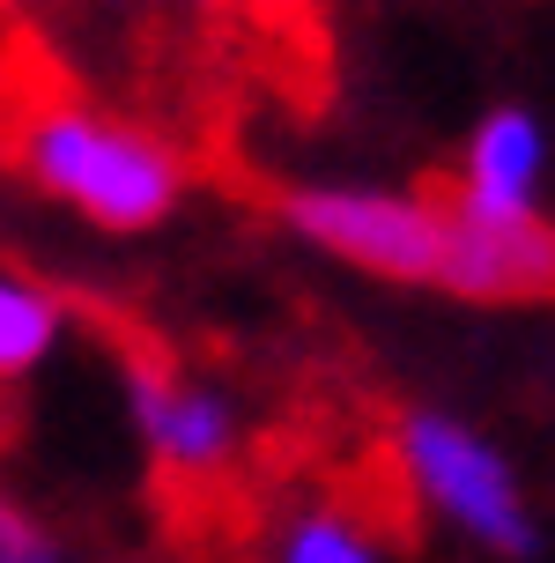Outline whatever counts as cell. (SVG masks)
Masks as SVG:
<instances>
[{
	"instance_id": "52a82bcc",
	"label": "cell",
	"mask_w": 555,
	"mask_h": 563,
	"mask_svg": "<svg viewBox=\"0 0 555 563\" xmlns=\"http://www.w3.org/2000/svg\"><path fill=\"white\" fill-rule=\"evenodd\" d=\"M67 327L75 319H67V297L53 282L23 275V267H0V386H30L59 356Z\"/></svg>"
},
{
	"instance_id": "8992f818",
	"label": "cell",
	"mask_w": 555,
	"mask_h": 563,
	"mask_svg": "<svg viewBox=\"0 0 555 563\" xmlns=\"http://www.w3.org/2000/svg\"><path fill=\"white\" fill-rule=\"evenodd\" d=\"M541 186H548V126L526 104H497L467 134L452 208L481 216V223H533L541 216Z\"/></svg>"
},
{
	"instance_id": "30bf717a",
	"label": "cell",
	"mask_w": 555,
	"mask_h": 563,
	"mask_svg": "<svg viewBox=\"0 0 555 563\" xmlns=\"http://www.w3.org/2000/svg\"><path fill=\"white\" fill-rule=\"evenodd\" d=\"M193 8H230V0H193Z\"/></svg>"
},
{
	"instance_id": "ba28073f",
	"label": "cell",
	"mask_w": 555,
	"mask_h": 563,
	"mask_svg": "<svg viewBox=\"0 0 555 563\" xmlns=\"http://www.w3.org/2000/svg\"><path fill=\"white\" fill-rule=\"evenodd\" d=\"M275 563H386V541L370 534L348 505H304L281 519Z\"/></svg>"
},
{
	"instance_id": "6da1fadb",
	"label": "cell",
	"mask_w": 555,
	"mask_h": 563,
	"mask_svg": "<svg viewBox=\"0 0 555 563\" xmlns=\"http://www.w3.org/2000/svg\"><path fill=\"white\" fill-rule=\"evenodd\" d=\"M15 170L30 178V194L67 208L97 238H148L193 194L178 141L89 97H45L15 126Z\"/></svg>"
},
{
	"instance_id": "9c48e42d",
	"label": "cell",
	"mask_w": 555,
	"mask_h": 563,
	"mask_svg": "<svg viewBox=\"0 0 555 563\" xmlns=\"http://www.w3.org/2000/svg\"><path fill=\"white\" fill-rule=\"evenodd\" d=\"M0 563H82V556H75V541L59 534L30 497H15L0 482Z\"/></svg>"
},
{
	"instance_id": "5b68a950",
	"label": "cell",
	"mask_w": 555,
	"mask_h": 563,
	"mask_svg": "<svg viewBox=\"0 0 555 563\" xmlns=\"http://www.w3.org/2000/svg\"><path fill=\"white\" fill-rule=\"evenodd\" d=\"M430 289L467 297V305H541V297H555V223L548 216H533V223H481V216L452 208L444 260H437Z\"/></svg>"
},
{
	"instance_id": "277c9868",
	"label": "cell",
	"mask_w": 555,
	"mask_h": 563,
	"mask_svg": "<svg viewBox=\"0 0 555 563\" xmlns=\"http://www.w3.org/2000/svg\"><path fill=\"white\" fill-rule=\"evenodd\" d=\"M119 394H126V422L134 445L148 452V467L170 482H215L237 467L245 452V408L230 400V386L200 378L164 356H126L119 364Z\"/></svg>"
},
{
	"instance_id": "3957f363",
	"label": "cell",
	"mask_w": 555,
	"mask_h": 563,
	"mask_svg": "<svg viewBox=\"0 0 555 563\" xmlns=\"http://www.w3.org/2000/svg\"><path fill=\"white\" fill-rule=\"evenodd\" d=\"M281 223L326 260L356 267L378 282H437L444 260V223L452 200L444 194H400V186H289L281 194Z\"/></svg>"
},
{
	"instance_id": "7a4b0ae2",
	"label": "cell",
	"mask_w": 555,
	"mask_h": 563,
	"mask_svg": "<svg viewBox=\"0 0 555 563\" xmlns=\"http://www.w3.org/2000/svg\"><path fill=\"white\" fill-rule=\"evenodd\" d=\"M392 452H400L408 489L437 511L452 534H467L474 549H489L503 563H526L541 549V527H533V505H526V489H519V467L474 422L444 416V408H415L392 430Z\"/></svg>"
}]
</instances>
